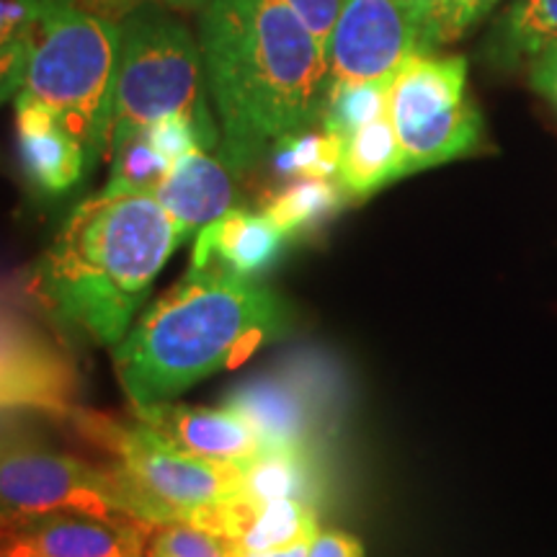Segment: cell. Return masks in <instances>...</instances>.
<instances>
[{
    "label": "cell",
    "instance_id": "obj_1",
    "mask_svg": "<svg viewBox=\"0 0 557 557\" xmlns=\"http://www.w3.org/2000/svg\"><path fill=\"white\" fill-rule=\"evenodd\" d=\"M199 47L220 152L235 171L323 122L329 54L287 0H209Z\"/></svg>",
    "mask_w": 557,
    "mask_h": 557
},
{
    "label": "cell",
    "instance_id": "obj_2",
    "mask_svg": "<svg viewBox=\"0 0 557 557\" xmlns=\"http://www.w3.org/2000/svg\"><path fill=\"white\" fill-rule=\"evenodd\" d=\"M176 246L156 194L103 191L73 209L34 267L32 292L62 325L116 346Z\"/></svg>",
    "mask_w": 557,
    "mask_h": 557
},
{
    "label": "cell",
    "instance_id": "obj_3",
    "mask_svg": "<svg viewBox=\"0 0 557 557\" xmlns=\"http://www.w3.org/2000/svg\"><path fill=\"white\" fill-rule=\"evenodd\" d=\"M287 329V302L261 282L189 267L116 344L114 372L132 403L171 400L240 367Z\"/></svg>",
    "mask_w": 557,
    "mask_h": 557
},
{
    "label": "cell",
    "instance_id": "obj_4",
    "mask_svg": "<svg viewBox=\"0 0 557 557\" xmlns=\"http://www.w3.org/2000/svg\"><path fill=\"white\" fill-rule=\"evenodd\" d=\"M120 45L122 26L75 0H39L26 34L29 52L18 94L58 116L83 145L90 169L107 156Z\"/></svg>",
    "mask_w": 557,
    "mask_h": 557
},
{
    "label": "cell",
    "instance_id": "obj_5",
    "mask_svg": "<svg viewBox=\"0 0 557 557\" xmlns=\"http://www.w3.org/2000/svg\"><path fill=\"white\" fill-rule=\"evenodd\" d=\"M120 26L122 45L107 152L169 114L189 116L220 150V127L207 103L205 60L191 32L152 0L129 11Z\"/></svg>",
    "mask_w": 557,
    "mask_h": 557
},
{
    "label": "cell",
    "instance_id": "obj_6",
    "mask_svg": "<svg viewBox=\"0 0 557 557\" xmlns=\"http://www.w3.org/2000/svg\"><path fill=\"white\" fill-rule=\"evenodd\" d=\"M54 511L171 524L116 465L99 468L26 431L0 434V529Z\"/></svg>",
    "mask_w": 557,
    "mask_h": 557
},
{
    "label": "cell",
    "instance_id": "obj_7",
    "mask_svg": "<svg viewBox=\"0 0 557 557\" xmlns=\"http://www.w3.org/2000/svg\"><path fill=\"white\" fill-rule=\"evenodd\" d=\"M65 421L86 442L114 457L116 468L163 508L169 521H186L209 532L220 506L240 493L243 465L194 457L135 416L75 406Z\"/></svg>",
    "mask_w": 557,
    "mask_h": 557
},
{
    "label": "cell",
    "instance_id": "obj_8",
    "mask_svg": "<svg viewBox=\"0 0 557 557\" xmlns=\"http://www.w3.org/2000/svg\"><path fill=\"white\" fill-rule=\"evenodd\" d=\"M387 114L406 176L470 156L483 137V116L468 96V62L459 54H413L395 73Z\"/></svg>",
    "mask_w": 557,
    "mask_h": 557
},
{
    "label": "cell",
    "instance_id": "obj_9",
    "mask_svg": "<svg viewBox=\"0 0 557 557\" xmlns=\"http://www.w3.org/2000/svg\"><path fill=\"white\" fill-rule=\"evenodd\" d=\"M436 47L434 18L406 0H346L325 50L331 88L395 78L413 54Z\"/></svg>",
    "mask_w": 557,
    "mask_h": 557
},
{
    "label": "cell",
    "instance_id": "obj_10",
    "mask_svg": "<svg viewBox=\"0 0 557 557\" xmlns=\"http://www.w3.org/2000/svg\"><path fill=\"white\" fill-rule=\"evenodd\" d=\"M233 408L259 436L261 449L320 455L329 423V389L310 361H284L274 372L243 382L227 395Z\"/></svg>",
    "mask_w": 557,
    "mask_h": 557
},
{
    "label": "cell",
    "instance_id": "obj_11",
    "mask_svg": "<svg viewBox=\"0 0 557 557\" xmlns=\"http://www.w3.org/2000/svg\"><path fill=\"white\" fill-rule=\"evenodd\" d=\"M78 369L29 315L0 299V413L41 410L65 418L75 408Z\"/></svg>",
    "mask_w": 557,
    "mask_h": 557
},
{
    "label": "cell",
    "instance_id": "obj_12",
    "mask_svg": "<svg viewBox=\"0 0 557 557\" xmlns=\"http://www.w3.org/2000/svg\"><path fill=\"white\" fill-rule=\"evenodd\" d=\"M152 532L135 519L54 511L0 529V557H148Z\"/></svg>",
    "mask_w": 557,
    "mask_h": 557
},
{
    "label": "cell",
    "instance_id": "obj_13",
    "mask_svg": "<svg viewBox=\"0 0 557 557\" xmlns=\"http://www.w3.org/2000/svg\"><path fill=\"white\" fill-rule=\"evenodd\" d=\"M132 416L194 457L243 465L261 455L256 431L227 406H181L173 400L132 403Z\"/></svg>",
    "mask_w": 557,
    "mask_h": 557
},
{
    "label": "cell",
    "instance_id": "obj_14",
    "mask_svg": "<svg viewBox=\"0 0 557 557\" xmlns=\"http://www.w3.org/2000/svg\"><path fill=\"white\" fill-rule=\"evenodd\" d=\"M238 176L225 158L209 150H197L178 160L156 191L160 205L173 222L178 243L199 235L209 222L220 220L238 201Z\"/></svg>",
    "mask_w": 557,
    "mask_h": 557
},
{
    "label": "cell",
    "instance_id": "obj_15",
    "mask_svg": "<svg viewBox=\"0 0 557 557\" xmlns=\"http://www.w3.org/2000/svg\"><path fill=\"white\" fill-rule=\"evenodd\" d=\"M18 158L39 191L65 194L90 171L83 145L45 103L16 94Z\"/></svg>",
    "mask_w": 557,
    "mask_h": 557
},
{
    "label": "cell",
    "instance_id": "obj_16",
    "mask_svg": "<svg viewBox=\"0 0 557 557\" xmlns=\"http://www.w3.org/2000/svg\"><path fill=\"white\" fill-rule=\"evenodd\" d=\"M284 240V233L267 214L235 207L199 230L189 267H212L240 278H256L274 267Z\"/></svg>",
    "mask_w": 557,
    "mask_h": 557
},
{
    "label": "cell",
    "instance_id": "obj_17",
    "mask_svg": "<svg viewBox=\"0 0 557 557\" xmlns=\"http://www.w3.org/2000/svg\"><path fill=\"white\" fill-rule=\"evenodd\" d=\"M406 176L403 150L389 114L380 116L367 127L344 139V156L336 181L344 186L348 199H367L387 184Z\"/></svg>",
    "mask_w": 557,
    "mask_h": 557
},
{
    "label": "cell",
    "instance_id": "obj_18",
    "mask_svg": "<svg viewBox=\"0 0 557 557\" xmlns=\"http://www.w3.org/2000/svg\"><path fill=\"white\" fill-rule=\"evenodd\" d=\"M240 496L256 500L299 498L318 506L323 496L320 455L295 449H261V455L243 462Z\"/></svg>",
    "mask_w": 557,
    "mask_h": 557
},
{
    "label": "cell",
    "instance_id": "obj_19",
    "mask_svg": "<svg viewBox=\"0 0 557 557\" xmlns=\"http://www.w3.org/2000/svg\"><path fill=\"white\" fill-rule=\"evenodd\" d=\"M557 47V0H517L491 34L496 65H517Z\"/></svg>",
    "mask_w": 557,
    "mask_h": 557
},
{
    "label": "cell",
    "instance_id": "obj_20",
    "mask_svg": "<svg viewBox=\"0 0 557 557\" xmlns=\"http://www.w3.org/2000/svg\"><path fill=\"white\" fill-rule=\"evenodd\" d=\"M346 199L348 194L336 178H297L295 184L271 194L263 205V214L289 240L325 225L344 209Z\"/></svg>",
    "mask_w": 557,
    "mask_h": 557
},
{
    "label": "cell",
    "instance_id": "obj_21",
    "mask_svg": "<svg viewBox=\"0 0 557 557\" xmlns=\"http://www.w3.org/2000/svg\"><path fill=\"white\" fill-rule=\"evenodd\" d=\"M107 156L111 160L107 194H156L173 171L169 160L152 148L148 129L122 139Z\"/></svg>",
    "mask_w": 557,
    "mask_h": 557
},
{
    "label": "cell",
    "instance_id": "obj_22",
    "mask_svg": "<svg viewBox=\"0 0 557 557\" xmlns=\"http://www.w3.org/2000/svg\"><path fill=\"white\" fill-rule=\"evenodd\" d=\"M269 156L278 176L336 178L344 139L329 129H305L276 143Z\"/></svg>",
    "mask_w": 557,
    "mask_h": 557
},
{
    "label": "cell",
    "instance_id": "obj_23",
    "mask_svg": "<svg viewBox=\"0 0 557 557\" xmlns=\"http://www.w3.org/2000/svg\"><path fill=\"white\" fill-rule=\"evenodd\" d=\"M389 86H393V78L333 86L329 90V103H325L323 122L320 124L341 139L351 137L354 132L387 114Z\"/></svg>",
    "mask_w": 557,
    "mask_h": 557
},
{
    "label": "cell",
    "instance_id": "obj_24",
    "mask_svg": "<svg viewBox=\"0 0 557 557\" xmlns=\"http://www.w3.org/2000/svg\"><path fill=\"white\" fill-rule=\"evenodd\" d=\"M148 557H233V547L207 529L186 521H171L152 532Z\"/></svg>",
    "mask_w": 557,
    "mask_h": 557
},
{
    "label": "cell",
    "instance_id": "obj_25",
    "mask_svg": "<svg viewBox=\"0 0 557 557\" xmlns=\"http://www.w3.org/2000/svg\"><path fill=\"white\" fill-rule=\"evenodd\" d=\"M148 137L152 148L169 160L171 165H176L178 160H184L197 150H214V145L199 129V124L184 114H169L158 120L152 127H148Z\"/></svg>",
    "mask_w": 557,
    "mask_h": 557
},
{
    "label": "cell",
    "instance_id": "obj_26",
    "mask_svg": "<svg viewBox=\"0 0 557 557\" xmlns=\"http://www.w3.org/2000/svg\"><path fill=\"white\" fill-rule=\"evenodd\" d=\"M496 3L498 0H444L436 21L438 45H447V41L462 37Z\"/></svg>",
    "mask_w": 557,
    "mask_h": 557
},
{
    "label": "cell",
    "instance_id": "obj_27",
    "mask_svg": "<svg viewBox=\"0 0 557 557\" xmlns=\"http://www.w3.org/2000/svg\"><path fill=\"white\" fill-rule=\"evenodd\" d=\"M287 3L289 9L302 18V24L312 32V37L329 50L333 26H336L346 0H287Z\"/></svg>",
    "mask_w": 557,
    "mask_h": 557
},
{
    "label": "cell",
    "instance_id": "obj_28",
    "mask_svg": "<svg viewBox=\"0 0 557 557\" xmlns=\"http://www.w3.org/2000/svg\"><path fill=\"white\" fill-rule=\"evenodd\" d=\"M37 9L39 0H0V50L26 39Z\"/></svg>",
    "mask_w": 557,
    "mask_h": 557
},
{
    "label": "cell",
    "instance_id": "obj_29",
    "mask_svg": "<svg viewBox=\"0 0 557 557\" xmlns=\"http://www.w3.org/2000/svg\"><path fill=\"white\" fill-rule=\"evenodd\" d=\"M26 52H29L26 39L0 50V107L21 90V83H24L26 73Z\"/></svg>",
    "mask_w": 557,
    "mask_h": 557
},
{
    "label": "cell",
    "instance_id": "obj_30",
    "mask_svg": "<svg viewBox=\"0 0 557 557\" xmlns=\"http://www.w3.org/2000/svg\"><path fill=\"white\" fill-rule=\"evenodd\" d=\"M308 557H364V547L354 534L341 529H320Z\"/></svg>",
    "mask_w": 557,
    "mask_h": 557
},
{
    "label": "cell",
    "instance_id": "obj_31",
    "mask_svg": "<svg viewBox=\"0 0 557 557\" xmlns=\"http://www.w3.org/2000/svg\"><path fill=\"white\" fill-rule=\"evenodd\" d=\"M532 86L557 107V47L532 60Z\"/></svg>",
    "mask_w": 557,
    "mask_h": 557
},
{
    "label": "cell",
    "instance_id": "obj_32",
    "mask_svg": "<svg viewBox=\"0 0 557 557\" xmlns=\"http://www.w3.org/2000/svg\"><path fill=\"white\" fill-rule=\"evenodd\" d=\"M406 3L416 5V9H421V11H426L429 16L434 18V24H436V21H438V11H442L444 0H406ZM436 39H438V32H436Z\"/></svg>",
    "mask_w": 557,
    "mask_h": 557
},
{
    "label": "cell",
    "instance_id": "obj_33",
    "mask_svg": "<svg viewBox=\"0 0 557 557\" xmlns=\"http://www.w3.org/2000/svg\"><path fill=\"white\" fill-rule=\"evenodd\" d=\"M152 3L169 5V9H184V11H191V9H201V5H207L209 0H152Z\"/></svg>",
    "mask_w": 557,
    "mask_h": 557
}]
</instances>
